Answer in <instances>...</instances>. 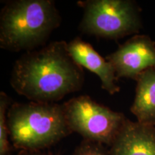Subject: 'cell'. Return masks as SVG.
<instances>
[{
	"label": "cell",
	"instance_id": "cell-1",
	"mask_svg": "<svg viewBox=\"0 0 155 155\" xmlns=\"http://www.w3.org/2000/svg\"><path fill=\"white\" fill-rule=\"evenodd\" d=\"M84 78L83 68L68 51V42L61 40L23 54L14 64L9 82L30 101L55 103L80 91Z\"/></svg>",
	"mask_w": 155,
	"mask_h": 155
},
{
	"label": "cell",
	"instance_id": "cell-2",
	"mask_svg": "<svg viewBox=\"0 0 155 155\" xmlns=\"http://www.w3.org/2000/svg\"><path fill=\"white\" fill-rule=\"evenodd\" d=\"M61 23L53 0L8 1L0 14V48L32 51L45 45Z\"/></svg>",
	"mask_w": 155,
	"mask_h": 155
},
{
	"label": "cell",
	"instance_id": "cell-3",
	"mask_svg": "<svg viewBox=\"0 0 155 155\" xmlns=\"http://www.w3.org/2000/svg\"><path fill=\"white\" fill-rule=\"evenodd\" d=\"M9 138L20 151H42L72 133L63 105L13 103L7 112Z\"/></svg>",
	"mask_w": 155,
	"mask_h": 155
},
{
	"label": "cell",
	"instance_id": "cell-4",
	"mask_svg": "<svg viewBox=\"0 0 155 155\" xmlns=\"http://www.w3.org/2000/svg\"><path fill=\"white\" fill-rule=\"evenodd\" d=\"M83 10L79 30L83 33L118 40L138 33L142 28L139 6L131 0H86L77 2Z\"/></svg>",
	"mask_w": 155,
	"mask_h": 155
},
{
	"label": "cell",
	"instance_id": "cell-5",
	"mask_svg": "<svg viewBox=\"0 0 155 155\" xmlns=\"http://www.w3.org/2000/svg\"><path fill=\"white\" fill-rule=\"evenodd\" d=\"M72 132L84 140L110 147L127 118L121 112L98 104L90 96H80L63 104Z\"/></svg>",
	"mask_w": 155,
	"mask_h": 155
},
{
	"label": "cell",
	"instance_id": "cell-6",
	"mask_svg": "<svg viewBox=\"0 0 155 155\" xmlns=\"http://www.w3.org/2000/svg\"><path fill=\"white\" fill-rule=\"evenodd\" d=\"M117 78L137 81L141 73L155 68V42L146 35H135L106 57Z\"/></svg>",
	"mask_w": 155,
	"mask_h": 155
},
{
	"label": "cell",
	"instance_id": "cell-7",
	"mask_svg": "<svg viewBox=\"0 0 155 155\" xmlns=\"http://www.w3.org/2000/svg\"><path fill=\"white\" fill-rule=\"evenodd\" d=\"M68 51L75 63L99 78L102 89L111 95L120 91L113 65L103 58L90 43L77 37L68 42Z\"/></svg>",
	"mask_w": 155,
	"mask_h": 155
},
{
	"label": "cell",
	"instance_id": "cell-8",
	"mask_svg": "<svg viewBox=\"0 0 155 155\" xmlns=\"http://www.w3.org/2000/svg\"><path fill=\"white\" fill-rule=\"evenodd\" d=\"M109 147L111 155H155V126L127 119Z\"/></svg>",
	"mask_w": 155,
	"mask_h": 155
},
{
	"label": "cell",
	"instance_id": "cell-9",
	"mask_svg": "<svg viewBox=\"0 0 155 155\" xmlns=\"http://www.w3.org/2000/svg\"><path fill=\"white\" fill-rule=\"evenodd\" d=\"M136 81L131 113L139 123L155 126V68L146 70Z\"/></svg>",
	"mask_w": 155,
	"mask_h": 155
},
{
	"label": "cell",
	"instance_id": "cell-10",
	"mask_svg": "<svg viewBox=\"0 0 155 155\" xmlns=\"http://www.w3.org/2000/svg\"><path fill=\"white\" fill-rule=\"evenodd\" d=\"M12 104L10 97L6 93H0V155H9V131L7 124V112Z\"/></svg>",
	"mask_w": 155,
	"mask_h": 155
},
{
	"label": "cell",
	"instance_id": "cell-11",
	"mask_svg": "<svg viewBox=\"0 0 155 155\" xmlns=\"http://www.w3.org/2000/svg\"><path fill=\"white\" fill-rule=\"evenodd\" d=\"M75 155H111L105 145L94 141L84 140L77 147Z\"/></svg>",
	"mask_w": 155,
	"mask_h": 155
},
{
	"label": "cell",
	"instance_id": "cell-12",
	"mask_svg": "<svg viewBox=\"0 0 155 155\" xmlns=\"http://www.w3.org/2000/svg\"><path fill=\"white\" fill-rule=\"evenodd\" d=\"M17 155H52L42 151H20Z\"/></svg>",
	"mask_w": 155,
	"mask_h": 155
}]
</instances>
